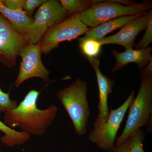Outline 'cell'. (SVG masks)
I'll list each match as a JSON object with an SVG mask.
<instances>
[{"instance_id":"obj_16","label":"cell","mask_w":152,"mask_h":152,"mask_svg":"<svg viewBox=\"0 0 152 152\" xmlns=\"http://www.w3.org/2000/svg\"><path fill=\"white\" fill-rule=\"evenodd\" d=\"M0 131L4 133L1 141L9 147L23 145L31 138V135L24 131H18L9 127L0 120Z\"/></svg>"},{"instance_id":"obj_24","label":"cell","mask_w":152,"mask_h":152,"mask_svg":"<svg viewBox=\"0 0 152 152\" xmlns=\"http://www.w3.org/2000/svg\"><path fill=\"white\" fill-rule=\"evenodd\" d=\"M147 130L149 133H152V116L150 117L147 125Z\"/></svg>"},{"instance_id":"obj_19","label":"cell","mask_w":152,"mask_h":152,"mask_svg":"<svg viewBox=\"0 0 152 152\" xmlns=\"http://www.w3.org/2000/svg\"><path fill=\"white\" fill-rule=\"evenodd\" d=\"M18 105L15 101L10 98L9 93L4 92L0 88V113L16 108Z\"/></svg>"},{"instance_id":"obj_1","label":"cell","mask_w":152,"mask_h":152,"mask_svg":"<svg viewBox=\"0 0 152 152\" xmlns=\"http://www.w3.org/2000/svg\"><path fill=\"white\" fill-rule=\"evenodd\" d=\"M39 92L30 91L16 108L4 112V124L10 128L18 127L33 135L45 134L56 116L58 108L52 104L47 108H38L37 102Z\"/></svg>"},{"instance_id":"obj_17","label":"cell","mask_w":152,"mask_h":152,"mask_svg":"<svg viewBox=\"0 0 152 152\" xmlns=\"http://www.w3.org/2000/svg\"><path fill=\"white\" fill-rule=\"evenodd\" d=\"M60 4L68 16L81 13L99 2L100 0H60Z\"/></svg>"},{"instance_id":"obj_4","label":"cell","mask_w":152,"mask_h":152,"mask_svg":"<svg viewBox=\"0 0 152 152\" xmlns=\"http://www.w3.org/2000/svg\"><path fill=\"white\" fill-rule=\"evenodd\" d=\"M124 129L116 139V145L147 126L152 113V74L141 75L139 92L129 106Z\"/></svg>"},{"instance_id":"obj_15","label":"cell","mask_w":152,"mask_h":152,"mask_svg":"<svg viewBox=\"0 0 152 152\" xmlns=\"http://www.w3.org/2000/svg\"><path fill=\"white\" fill-rule=\"evenodd\" d=\"M145 133L139 130L128 137L119 145L114 146L110 152H145L143 142Z\"/></svg>"},{"instance_id":"obj_25","label":"cell","mask_w":152,"mask_h":152,"mask_svg":"<svg viewBox=\"0 0 152 152\" xmlns=\"http://www.w3.org/2000/svg\"><path fill=\"white\" fill-rule=\"evenodd\" d=\"M0 152H1V151H0Z\"/></svg>"},{"instance_id":"obj_10","label":"cell","mask_w":152,"mask_h":152,"mask_svg":"<svg viewBox=\"0 0 152 152\" xmlns=\"http://www.w3.org/2000/svg\"><path fill=\"white\" fill-rule=\"evenodd\" d=\"M152 10L126 24L116 34L98 40L103 45L115 44L121 46L126 50L133 49L138 35L145 29L148 24Z\"/></svg>"},{"instance_id":"obj_12","label":"cell","mask_w":152,"mask_h":152,"mask_svg":"<svg viewBox=\"0 0 152 152\" xmlns=\"http://www.w3.org/2000/svg\"><path fill=\"white\" fill-rule=\"evenodd\" d=\"M151 47L140 50H126L120 53L116 50H112V53L115 58L116 61L112 71L116 72L130 63H135L142 69L152 61Z\"/></svg>"},{"instance_id":"obj_5","label":"cell","mask_w":152,"mask_h":152,"mask_svg":"<svg viewBox=\"0 0 152 152\" xmlns=\"http://www.w3.org/2000/svg\"><path fill=\"white\" fill-rule=\"evenodd\" d=\"M69 18L59 1L47 0L39 7L28 32L24 37L28 44L39 42L47 31Z\"/></svg>"},{"instance_id":"obj_22","label":"cell","mask_w":152,"mask_h":152,"mask_svg":"<svg viewBox=\"0 0 152 152\" xmlns=\"http://www.w3.org/2000/svg\"><path fill=\"white\" fill-rule=\"evenodd\" d=\"M6 8L12 10L23 11L25 0H1Z\"/></svg>"},{"instance_id":"obj_2","label":"cell","mask_w":152,"mask_h":152,"mask_svg":"<svg viewBox=\"0 0 152 152\" xmlns=\"http://www.w3.org/2000/svg\"><path fill=\"white\" fill-rule=\"evenodd\" d=\"M152 7L150 1L137 4L124 0H101L90 9L80 13V17L86 26L91 28L120 17L145 13L152 10Z\"/></svg>"},{"instance_id":"obj_9","label":"cell","mask_w":152,"mask_h":152,"mask_svg":"<svg viewBox=\"0 0 152 152\" xmlns=\"http://www.w3.org/2000/svg\"><path fill=\"white\" fill-rule=\"evenodd\" d=\"M27 44L24 36L0 14V62L7 68L15 66L20 50Z\"/></svg>"},{"instance_id":"obj_11","label":"cell","mask_w":152,"mask_h":152,"mask_svg":"<svg viewBox=\"0 0 152 152\" xmlns=\"http://www.w3.org/2000/svg\"><path fill=\"white\" fill-rule=\"evenodd\" d=\"M88 59L94 70L99 87V113L94 124V128H97L103 125L107 121L110 116L108 98L112 92L115 80L111 79L102 72L100 68V60L99 58Z\"/></svg>"},{"instance_id":"obj_18","label":"cell","mask_w":152,"mask_h":152,"mask_svg":"<svg viewBox=\"0 0 152 152\" xmlns=\"http://www.w3.org/2000/svg\"><path fill=\"white\" fill-rule=\"evenodd\" d=\"M81 51L88 58H98L100 54L102 45L99 41L91 39H78Z\"/></svg>"},{"instance_id":"obj_7","label":"cell","mask_w":152,"mask_h":152,"mask_svg":"<svg viewBox=\"0 0 152 152\" xmlns=\"http://www.w3.org/2000/svg\"><path fill=\"white\" fill-rule=\"evenodd\" d=\"M135 98L134 90H132L126 101L118 108L111 110L107 121L100 127L94 128L88 139L99 148L110 151L114 147L117 133L125 114Z\"/></svg>"},{"instance_id":"obj_21","label":"cell","mask_w":152,"mask_h":152,"mask_svg":"<svg viewBox=\"0 0 152 152\" xmlns=\"http://www.w3.org/2000/svg\"><path fill=\"white\" fill-rule=\"evenodd\" d=\"M47 0H25L23 11L28 17L31 18L35 10L45 2Z\"/></svg>"},{"instance_id":"obj_20","label":"cell","mask_w":152,"mask_h":152,"mask_svg":"<svg viewBox=\"0 0 152 152\" xmlns=\"http://www.w3.org/2000/svg\"><path fill=\"white\" fill-rule=\"evenodd\" d=\"M143 37L136 46V50L148 48L152 42V16L150 18L148 24L146 28Z\"/></svg>"},{"instance_id":"obj_6","label":"cell","mask_w":152,"mask_h":152,"mask_svg":"<svg viewBox=\"0 0 152 152\" xmlns=\"http://www.w3.org/2000/svg\"><path fill=\"white\" fill-rule=\"evenodd\" d=\"M80 15L77 13L71 16L45 33L40 41L42 54H48L61 43L75 39L90 30L81 20Z\"/></svg>"},{"instance_id":"obj_3","label":"cell","mask_w":152,"mask_h":152,"mask_svg":"<svg viewBox=\"0 0 152 152\" xmlns=\"http://www.w3.org/2000/svg\"><path fill=\"white\" fill-rule=\"evenodd\" d=\"M87 91L86 82L79 78L57 94L72 120L75 132L79 136L87 132L90 115Z\"/></svg>"},{"instance_id":"obj_8","label":"cell","mask_w":152,"mask_h":152,"mask_svg":"<svg viewBox=\"0 0 152 152\" xmlns=\"http://www.w3.org/2000/svg\"><path fill=\"white\" fill-rule=\"evenodd\" d=\"M40 44H27L23 47L18 56L22 58L19 72L14 86L18 88L23 82L33 78H39L44 83L50 81V71L41 58Z\"/></svg>"},{"instance_id":"obj_14","label":"cell","mask_w":152,"mask_h":152,"mask_svg":"<svg viewBox=\"0 0 152 152\" xmlns=\"http://www.w3.org/2000/svg\"><path fill=\"white\" fill-rule=\"evenodd\" d=\"M0 14L5 18L18 33L24 36L32 23V18L24 11L12 10L6 8L0 0Z\"/></svg>"},{"instance_id":"obj_23","label":"cell","mask_w":152,"mask_h":152,"mask_svg":"<svg viewBox=\"0 0 152 152\" xmlns=\"http://www.w3.org/2000/svg\"><path fill=\"white\" fill-rule=\"evenodd\" d=\"M140 73L141 75L152 74V61L146 66L141 69Z\"/></svg>"},{"instance_id":"obj_13","label":"cell","mask_w":152,"mask_h":152,"mask_svg":"<svg viewBox=\"0 0 152 152\" xmlns=\"http://www.w3.org/2000/svg\"><path fill=\"white\" fill-rule=\"evenodd\" d=\"M144 14L145 13L136 15L126 16L108 21L94 27L90 28L83 38L100 40L105 37V36L109 33L122 27L126 24Z\"/></svg>"}]
</instances>
